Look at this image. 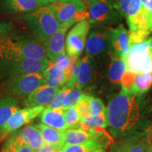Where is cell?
I'll use <instances>...</instances> for the list:
<instances>
[{
	"mask_svg": "<svg viewBox=\"0 0 152 152\" xmlns=\"http://www.w3.org/2000/svg\"><path fill=\"white\" fill-rule=\"evenodd\" d=\"M35 125L40 130L46 144L52 145L59 151L63 149L65 145L64 131L56 130L42 123Z\"/></svg>",
	"mask_w": 152,
	"mask_h": 152,
	"instance_id": "obj_22",
	"label": "cell"
},
{
	"mask_svg": "<svg viewBox=\"0 0 152 152\" xmlns=\"http://www.w3.org/2000/svg\"><path fill=\"white\" fill-rule=\"evenodd\" d=\"M99 1H103V2H106V3H108V4H111L112 1H113V0H99Z\"/></svg>",
	"mask_w": 152,
	"mask_h": 152,
	"instance_id": "obj_41",
	"label": "cell"
},
{
	"mask_svg": "<svg viewBox=\"0 0 152 152\" xmlns=\"http://www.w3.org/2000/svg\"><path fill=\"white\" fill-rule=\"evenodd\" d=\"M143 7L150 11H152V0H140Z\"/></svg>",
	"mask_w": 152,
	"mask_h": 152,
	"instance_id": "obj_37",
	"label": "cell"
},
{
	"mask_svg": "<svg viewBox=\"0 0 152 152\" xmlns=\"http://www.w3.org/2000/svg\"><path fill=\"white\" fill-rule=\"evenodd\" d=\"M152 86V73H137L134 83L129 89L131 94L137 97L150 90Z\"/></svg>",
	"mask_w": 152,
	"mask_h": 152,
	"instance_id": "obj_26",
	"label": "cell"
},
{
	"mask_svg": "<svg viewBox=\"0 0 152 152\" xmlns=\"http://www.w3.org/2000/svg\"><path fill=\"white\" fill-rule=\"evenodd\" d=\"M23 19L35 40L42 42L64 25L58 22L47 5L26 14Z\"/></svg>",
	"mask_w": 152,
	"mask_h": 152,
	"instance_id": "obj_3",
	"label": "cell"
},
{
	"mask_svg": "<svg viewBox=\"0 0 152 152\" xmlns=\"http://www.w3.org/2000/svg\"><path fill=\"white\" fill-rule=\"evenodd\" d=\"M111 5L125 18L129 30L152 33L149 27L150 11L142 6L140 0H113Z\"/></svg>",
	"mask_w": 152,
	"mask_h": 152,
	"instance_id": "obj_5",
	"label": "cell"
},
{
	"mask_svg": "<svg viewBox=\"0 0 152 152\" xmlns=\"http://www.w3.org/2000/svg\"><path fill=\"white\" fill-rule=\"evenodd\" d=\"M39 115L42 124L61 131H65L68 129L64 118V109H49L45 108Z\"/></svg>",
	"mask_w": 152,
	"mask_h": 152,
	"instance_id": "obj_21",
	"label": "cell"
},
{
	"mask_svg": "<svg viewBox=\"0 0 152 152\" xmlns=\"http://www.w3.org/2000/svg\"><path fill=\"white\" fill-rule=\"evenodd\" d=\"M76 110L80 119H85L90 117V95L85 94L83 97L79 101L75 106Z\"/></svg>",
	"mask_w": 152,
	"mask_h": 152,
	"instance_id": "obj_31",
	"label": "cell"
},
{
	"mask_svg": "<svg viewBox=\"0 0 152 152\" xmlns=\"http://www.w3.org/2000/svg\"><path fill=\"white\" fill-rule=\"evenodd\" d=\"M87 1H91V0H87Z\"/></svg>",
	"mask_w": 152,
	"mask_h": 152,
	"instance_id": "obj_44",
	"label": "cell"
},
{
	"mask_svg": "<svg viewBox=\"0 0 152 152\" xmlns=\"http://www.w3.org/2000/svg\"><path fill=\"white\" fill-rule=\"evenodd\" d=\"M113 142V138L105 131L97 137L83 144L64 146L61 152H91L98 149H106Z\"/></svg>",
	"mask_w": 152,
	"mask_h": 152,
	"instance_id": "obj_19",
	"label": "cell"
},
{
	"mask_svg": "<svg viewBox=\"0 0 152 152\" xmlns=\"http://www.w3.org/2000/svg\"><path fill=\"white\" fill-rule=\"evenodd\" d=\"M85 94H86L85 92L79 87H75L73 89H71L70 92L68 93L67 98H66V104L63 109L66 110L75 106Z\"/></svg>",
	"mask_w": 152,
	"mask_h": 152,
	"instance_id": "obj_29",
	"label": "cell"
},
{
	"mask_svg": "<svg viewBox=\"0 0 152 152\" xmlns=\"http://www.w3.org/2000/svg\"><path fill=\"white\" fill-rule=\"evenodd\" d=\"M88 20L77 23L68 32L66 38V53L71 58H79L85 48L90 29Z\"/></svg>",
	"mask_w": 152,
	"mask_h": 152,
	"instance_id": "obj_12",
	"label": "cell"
},
{
	"mask_svg": "<svg viewBox=\"0 0 152 152\" xmlns=\"http://www.w3.org/2000/svg\"><path fill=\"white\" fill-rule=\"evenodd\" d=\"M48 4V0H0L1 11L8 14H27Z\"/></svg>",
	"mask_w": 152,
	"mask_h": 152,
	"instance_id": "obj_17",
	"label": "cell"
},
{
	"mask_svg": "<svg viewBox=\"0 0 152 152\" xmlns=\"http://www.w3.org/2000/svg\"><path fill=\"white\" fill-rule=\"evenodd\" d=\"M49 59L21 58L0 60V78L26 74L42 73L49 66Z\"/></svg>",
	"mask_w": 152,
	"mask_h": 152,
	"instance_id": "obj_7",
	"label": "cell"
},
{
	"mask_svg": "<svg viewBox=\"0 0 152 152\" xmlns=\"http://www.w3.org/2000/svg\"><path fill=\"white\" fill-rule=\"evenodd\" d=\"M129 33L123 24L111 28L109 54L120 56L125 61L130 50Z\"/></svg>",
	"mask_w": 152,
	"mask_h": 152,
	"instance_id": "obj_16",
	"label": "cell"
},
{
	"mask_svg": "<svg viewBox=\"0 0 152 152\" xmlns=\"http://www.w3.org/2000/svg\"><path fill=\"white\" fill-rule=\"evenodd\" d=\"M61 24L75 22L76 17L86 11L82 0H48L47 4Z\"/></svg>",
	"mask_w": 152,
	"mask_h": 152,
	"instance_id": "obj_11",
	"label": "cell"
},
{
	"mask_svg": "<svg viewBox=\"0 0 152 152\" xmlns=\"http://www.w3.org/2000/svg\"><path fill=\"white\" fill-rule=\"evenodd\" d=\"M90 108L91 116H97L105 110L103 101L90 95Z\"/></svg>",
	"mask_w": 152,
	"mask_h": 152,
	"instance_id": "obj_33",
	"label": "cell"
},
{
	"mask_svg": "<svg viewBox=\"0 0 152 152\" xmlns=\"http://www.w3.org/2000/svg\"><path fill=\"white\" fill-rule=\"evenodd\" d=\"M9 152H36V151L28 147H20V148H18V149L12 150V151Z\"/></svg>",
	"mask_w": 152,
	"mask_h": 152,
	"instance_id": "obj_38",
	"label": "cell"
},
{
	"mask_svg": "<svg viewBox=\"0 0 152 152\" xmlns=\"http://www.w3.org/2000/svg\"><path fill=\"white\" fill-rule=\"evenodd\" d=\"M46 144L40 130L35 125H27L6 138L1 152H9L20 147H28L37 151Z\"/></svg>",
	"mask_w": 152,
	"mask_h": 152,
	"instance_id": "obj_6",
	"label": "cell"
},
{
	"mask_svg": "<svg viewBox=\"0 0 152 152\" xmlns=\"http://www.w3.org/2000/svg\"><path fill=\"white\" fill-rule=\"evenodd\" d=\"M149 152H152V145L151 146V147H150V149H149Z\"/></svg>",
	"mask_w": 152,
	"mask_h": 152,
	"instance_id": "obj_42",
	"label": "cell"
},
{
	"mask_svg": "<svg viewBox=\"0 0 152 152\" xmlns=\"http://www.w3.org/2000/svg\"><path fill=\"white\" fill-rule=\"evenodd\" d=\"M45 109V106H37L19 109L9 118L7 123L0 128V141L5 140L11 133L29 123L39 115Z\"/></svg>",
	"mask_w": 152,
	"mask_h": 152,
	"instance_id": "obj_13",
	"label": "cell"
},
{
	"mask_svg": "<svg viewBox=\"0 0 152 152\" xmlns=\"http://www.w3.org/2000/svg\"><path fill=\"white\" fill-rule=\"evenodd\" d=\"M75 22L64 24L56 33L43 42L46 56L49 61L54 62L58 56L66 53V38L67 31Z\"/></svg>",
	"mask_w": 152,
	"mask_h": 152,
	"instance_id": "obj_14",
	"label": "cell"
},
{
	"mask_svg": "<svg viewBox=\"0 0 152 152\" xmlns=\"http://www.w3.org/2000/svg\"><path fill=\"white\" fill-rule=\"evenodd\" d=\"M99 134H92L87 131L83 130L80 128H68L67 130L64 131V135H65V145L64 146L85 143L94 139L96 137H97Z\"/></svg>",
	"mask_w": 152,
	"mask_h": 152,
	"instance_id": "obj_24",
	"label": "cell"
},
{
	"mask_svg": "<svg viewBox=\"0 0 152 152\" xmlns=\"http://www.w3.org/2000/svg\"><path fill=\"white\" fill-rule=\"evenodd\" d=\"M59 150H57L54 147H53L52 145H49V144H45L44 147L38 150L36 152H61Z\"/></svg>",
	"mask_w": 152,
	"mask_h": 152,
	"instance_id": "obj_36",
	"label": "cell"
},
{
	"mask_svg": "<svg viewBox=\"0 0 152 152\" xmlns=\"http://www.w3.org/2000/svg\"><path fill=\"white\" fill-rule=\"evenodd\" d=\"M108 127L114 137L128 136L140 123V107L137 96L121 87L106 108Z\"/></svg>",
	"mask_w": 152,
	"mask_h": 152,
	"instance_id": "obj_1",
	"label": "cell"
},
{
	"mask_svg": "<svg viewBox=\"0 0 152 152\" xmlns=\"http://www.w3.org/2000/svg\"><path fill=\"white\" fill-rule=\"evenodd\" d=\"M71 89L68 88L66 86L62 87V89L56 96L53 99L50 104L47 106V109H63L66 104V98L68 93L70 92Z\"/></svg>",
	"mask_w": 152,
	"mask_h": 152,
	"instance_id": "obj_28",
	"label": "cell"
},
{
	"mask_svg": "<svg viewBox=\"0 0 152 152\" xmlns=\"http://www.w3.org/2000/svg\"><path fill=\"white\" fill-rule=\"evenodd\" d=\"M21 58L48 59L43 45L35 39L18 36L0 39V60Z\"/></svg>",
	"mask_w": 152,
	"mask_h": 152,
	"instance_id": "obj_2",
	"label": "cell"
},
{
	"mask_svg": "<svg viewBox=\"0 0 152 152\" xmlns=\"http://www.w3.org/2000/svg\"><path fill=\"white\" fill-rule=\"evenodd\" d=\"M20 109L18 100L13 97L0 99V128Z\"/></svg>",
	"mask_w": 152,
	"mask_h": 152,
	"instance_id": "obj_25",
	"label": "cell"
},
{
	"mask_svg": "<svg viewBox=\"0 0 152 152\" xmlns=\"http://www.w3.org/2000/svg\"><path fill=\"white\" fill-rule=\"evenodd\" d=\"M109 60L106 69V77L111 86L121 85V80L127 71L125 61L120 56L109 54Z\"/></svg>",
	"mask_w": 152,
	"mask_h": 152,
	"instance_id": "obj_20",
	"label": "cell"
},
{
	"mask_svg": "<svg viewBox=\"0 0 152 152\" xmlns=\"http://www.w3.org/2000/svg\"><path fill=\"white\" fill-rule=\"evenodd\" d=\"M43 73L45 78V85L48 86L62 88L67 83L64 71L61 70L54 62L49 61V66Z\"/></svg>",
	"mask_w": 152,
	"mask_h": 152,
	"instance_id": "obj_23",
	"label": "cell"
},
{
	"mask_svg": "<svg viewBox=\"0 0 152 152\" xmlns=\"http://www.w3.org/2000/svg\"><path fill=\"white\" fill-rule=\"evenodd\" d=\"M148 45H149V51L151 52V53L152 54V37H149L147 39Z\"/></svg>",
	"mask_w": 152,
	"mask_h": 152,
	"instance_id": "obj_39",
	"label": "cell"
},
{
	"mask_svg": "<svg viewBox=\"0 0 152 152\" xmlns=\"http://www.w3.org/2000/svg\"><path fill=\"white\" fill-rule=\"evenodd\" d=\"M62 88H56L44 85L22 100L21 104L26 108L47 106Z\"/></svg>",
	"mask_w": 152,
	"mask_h": 152,
	"instance_id": "obj_18",
	"label": "cell"
},
{
	"mask_svg": "<svg viewBox=\"0 0 152 152\" xmlns=\"http://www.w3.org/2000/svg\"><path fill=\"white\" fill-rule=\"evenodd\" d=\"M64 114L68 128H79V123L81 119L75 106L64 110Z\"/></svg>",
	"mask_w": 152,
	"mask_h": 152,
	"instance_id": "obj_30",
	"label": "cell"
},
{
	"mask_svg": "<svg viewBox=\"0 0 152 152\" xmlns=\"http://www.w3.org/2000/svg\"><path fill=\"white\" fill-rule=\"evenodd\" d=\"M134 140H136L132 139V140H128V141L114 144L111 148V152H128L129 148L130 147V145Z\"/></svg>",
	"mask_w": 152,
	"mask_h": 152,
	"instance_id": "obj_35",
	"label": "cell"
},
{
	"mask_svg": "<svg viewBox=\"0 0 152 152\" xmlns=\"http://www.w3.org/2000/svg\"><path fill=\"white\" fill-rule=\"evenodd\" d=\"M45 85L44 73L26 74L9 77L1 85V92L5 97L23 100L39 87Z\"/></svg>",
	"mask_w": 152,
	"mask_h": 152,
	"instance_id": "obj_4",
	"label": "cell"
},
{
	"mask_svg": "<svg viewBox=\"0 0 152 152\" xmlns=\"http://www.w3.org/2000/svg\"><path fill=\"white\" fill-rule=\"evenodd\" d=\"M96 77V60L90 55L85 54L80 60L78 77L76 87L84 92L94 87Z\"/></svg>",
	"mask_w": 152,
	"mask_h": 152,
	"instance_id": "obj_15",
	"label": "cell"
},
{
	"mask_svg": "<svg viewBox=\"0 0 152 152\" xmlns=\"http://www.w3.org/2000/svg\"><path fill=\"white\" fill-rule=\"evenodd\" d=\"M128 33L129 39H130V43L131 45L147 40L148 37L151 34L149 32L144 31V30H136V31L129 30Z\"/></svg>",
	"mask_w": 152,
	"mask_h": 152,
	"instance_id": "obj_34",
	"label": "cell"
},
{
	"mask_svg": "<svg viewBox=\"0 0 152 152\" xmlns=\"http://www.w3.org/2000/svg\"><path fill=\"white\" fill-rule=\"evenodd\" d=\"M111 28L97 26L91 30L85 45V54L96 60L109 54Z\"/></svg>",
	"mask_w": 152,
	"mask_h": 152,
	"instance_id": "obj_10",
	"label": "cell"
},
{
	"mask_svg": "<svg viewBox=\"0 0 152 152\" xmlns=\"http://www.w3.org/2000/svg\"><path fill=\"white\" fill-rule=\"evenodd\" d=\"M125 62L128 71L136 74L152 73V54L147 41L131 45Z\"/></svg>",
	"mask_w": 152,
	"mask_h": 152,
	"instance_id": "obj_8",
	"label": "cell"
},
{
	"mask_svg": "<svg viewBox=\"0 0 152 152\" xmlns=\"http://www.w3.org/2000/svg\"><path fill=\"white\" fill-rule=\"evenodd\" d=\"M96 127H101L103 128H106L108 127L106 109L104 112H102L97 116H90L87 118L81 119L80 122L79 123V128L88 132L91 128H96Z\"/></svg>",
	"mask_w": 152,
	"mask_h": 152,
	"instance_id": "obj_27",
	"label": "cell"
},
{
	"mask_svg": "<svg viewBox=\"0 0 152 152\" xmlns=\"http://www.w3.org/2000/svg\"><path fill=\"white\" fill-rule=\"evenodd\" d=\"M150 137H144L140 140H136L132 142L128 152H149L151 146Z\"/></svg>",
	"mask_w": 152,
	"mask_h": 152,
	"instance_id": "obj_32",
	"label": "cell"
},
{
	"mask_svg": "<svg viewBox=\"0 0 152 152\" xmlns=\"http://www.w3.org/2000/svg\"><path fill=\"white\" fill-rule=\"evenodd\" d=\"M151 138H152V131H151Z\"/></svg>",
	"mask_w": 152,
	"mask_h": 152,
	"instance_id": "obj_43",
	"label": "cell"
},
{
	"mask_svg": "<svg viewBox=\"0 0 152 152\" xmlns=\"http://www.w3.org/2000/svg\"><path fill=\"white\" fill-rule=\"evenodd\" d=\"M89 5V22L97 26L109 27L121 22V14L110 4L91 0Z\"/></svg>",
	"mask_w": 152,
	"mask_h": 152,
	"instance_id": "obj_9",
	"label": "cell"
},
{
	"mask_svg": "<svg viewBox=\"0 0 152 152\" xmlns=\"http://www.w3.org/2000/svg\"><path fill=\"white\" fill-rule=\"evenodd\" d=\"M91 152H106V149H98L94 150V151Z\"/></svg>",
	"mask_w": 152,
	"mask_h": 152,
	"instance_id": "obj_40",
	"label": "cell"
}]
</instances>
